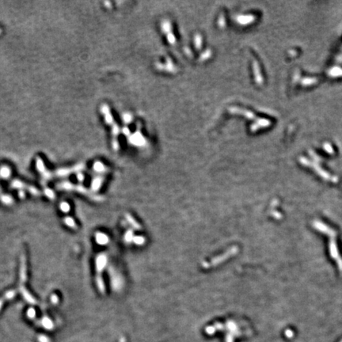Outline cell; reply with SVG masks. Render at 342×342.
<instances>
[{
  "label": "cell",
  "instance_id": "1",
  "mask_svg": "<svg viewBox=\"0 0 342 342\" xmlns=\"http://www.w3.org/2000/svg\"><path fill=\"white\" fill-rule=\"evenodd\" d=\"M20 273L19 278L21 285L26 282L27 280V266H26V257L25 255H22L21 257V267H20Z\"/></svg>",
  "mask_w": 342,
  "mask_h": 342
},
{
  "label": "cell",
  "instance_id": "2",
  "mask_svg": "<svg viewBox=\"0 0 342 342\" xmlns=\"http://www.w3.org/2000/svg\"><path fill=\"white\" fill-rule=\"evenodd\" d=\"M19 291H21V295L23 296V298L26 299L29 303L30 304H36L37 303V300L35 299L34 297L29 293V291L25 287L22 285H19Z\"/></svg>",
  "mask_w": 342,
  "mask_h": 342
},
{
  "label": "cell",
  "instance_id": "3",
  "mask_svg": "<svg viewBox=\"0 0 342 342\" xmlns=\"http://www.w3.org/2000/svg\"><path fill=\"white\" fill-rule=\"evenodd\" d=\"M63 223H64L65 224L67 225L68 227H70V228L74 229V230H76V229L78 228V226H77L76 223H75L74 219L72 217H71V216H65V217L63 218Z\"/></svg>",
  "mask_w": 342,
  "mask_h": 342
},
{
  "label": "cell",
  "instance_id": "4",
  "mask_svg": "<svg viewBox=\"0 0 342 342\" xmlns=\"http://www.w3.org/2000/svg\"><path fill=\"white\" fill-rule=\"evenodd\" d=\"M0 200L5 205H11L14 202V198L11 196L6 194L0 195Z\"/></svg>",
  "mask_w": 342,
  "mask_h": 342
},
{
  "label": "cell",
  "instance_id": "5",
  "mask_svg": "<svg viewBox=\"0 0 342 342\" xmlns=\"http://www.w3.org/2000/svg\"><path fill=\"white\" fill-rule=\"evenodd\" d=\"M16 295H17V291H15V290H10V291H7V292L3 295L2 298H3V299H4L5 301L10 300V299H13L16 296Z\"/></svg>",
  "mask_w": 342,
  "mask_h": 342
},
{
  "label": "cell",
  "instance_id": "6",
  "mask_svg": "<svg viewBox=\"0 0 342 342\" xmlns=\"http://www.w3.org/2000/svg\"><path fill=\"white\" fill-rule=\"evenodd\" d=\"M60 211L63 213H68L71 211V205L66 201H63L60 203Z\"/></svg>",
  "mask_w": 342,
  "mask_h": 342
},
{
  "label": "cell",
  "instance_id": "7",
  "mask_svg": "<svg viewBox=\"0 0 342 342\" xmlns=\"http://www.w3.org/2000/svg\"><path fill=\"white\" fill-rule=\"evenodd\" d=\"M42 324H43V326H44L45 328L47 329L52 328V322L51 320H50L49 318H47V317L44 318L43 321H42Z\"/></svg>",
  "mask_w": 342,
  "mask_h": 342
},
{
  "label": "cell",
  "instance_id": "8",
  "mask_svg": "<svg viewBox=\"0 0 342 342\" xmlns=\"http://www.w3.org/2000/svg\"><path fill=\"white\" fill-rule=\"evenodd\" d=\"M44 194H45V196H46L50 200L55 199V193H54V192L52 189H44Z\"/></svg>",
  "mask_w": 342,
  "mask_h": 342
},
{
  "label": "cell",
  "instance_id": "9",
  "mask_svg": "<svg viewBox=\"0 0 342 342\" xmlns=\"http://www.w3.org/2000/svg\"><path fill=\"white\" fill-rule=\"evenodd\" d=\"M51 302L53 304H57L58 302H59V296L56 295V294H53V295H52L51 296Z\"/></svg>",
  "mask_w": 342,
  "mask_h": 342
},
{
  "label": "cell",
  "instance_id": "10",
  "mask_svg": "<svg viewBox=\"0 0 342 342\" xmlns=\"http://www.w3.org/2000/svg\"><path fill=\"white\" fill-rule=\"evenodd\" d=\"M35 314H36V312H35V310L34 309H32V308H29L28 310V311H27V315L29 316V318H33L35 317Z\"/></svg>",
  "mask_w": 342,
  "mask_h": 342
},
{
  "label": "cell",
  "instance_id": "11",
  "mask_svg": "<svg viewBox=\"0 0 342 342\" xmlns=\"http://www.w3.org/2000/svg\"><path fill=\"white\" fill-rule=\"evenodd\" d=\"M0 174H1V176H2V178H7V177L10 175V170H7V169L2 170L0 172Z\"/></svg>",
  "mask_w": 342,
  "mask_h": 342
},
{
  "label": "cell",
  "instance_id": "12",
  "mask_svg": "<svg viewBox=\"0 0 342 342\" xmlns=\"http://www.w3.org/2000/svg\"><path fill=\"white\" fill-rule=\"evenodd\" d=\"M18 196L20 198H25L26 197V192L24 191V190H19L18 192Z\"/></svg>",
  "mask_w": 342,
  "mask_h": 342
},
{
  "label": "cell",
  "instance_id": "13",
  "mask_svg": "<svg viewBox=\"0 0 342 342\" xmlns=\"http://www.w3.org/2000/svg\"><path fill=\"white\" fill-rule=\"evenodd\" d=\"M4 299H3V298H0V309L2 308V305H3V303H4Z\"/></svg>",
  "mask_w": 342,
  "mask_h": 342
}]
</instances>
